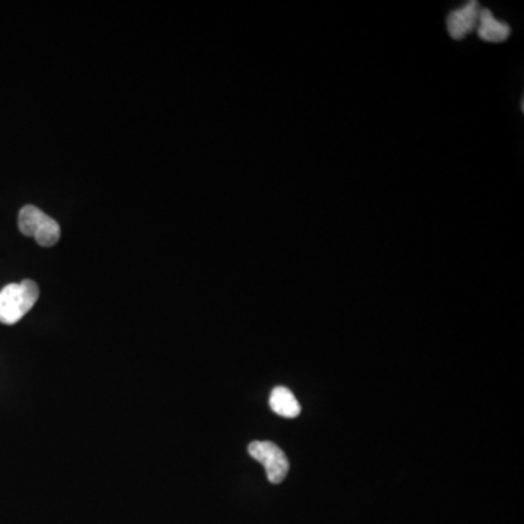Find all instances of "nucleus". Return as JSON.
I'll list each match as a JSON object with an SVG mask.
<instances>
[{
    "label": "nucleus",
    "mask_w": 524,
    "mask_h": 524,
    "mask_svg": "<svg viewBox=\"0 0 524 524\" xmlns=\"http://www.w3.org/2000/svg\"><path fill=\"white\" fill-rule=\"evenodd\" d=\"M40 297V288L33 280L12 283L0 290V322L15 325L25 316Z\"/></svg>",
    "instance_id": "f257e3e1"
},
{
    "label": "nucleus",
    "mask_w": 524,
    "mask_h": 524,
    "mask_svg": "<svg viewBox=\"0 0 524 524\" xmlns=\"http://www.w3.org/2000/svg\"><path fill=\"white\" fill-rule=\"evenodd\" d=\"M19 230L25 237H33L41 247H53L60 239V226L54 218L45 215L38 207H23L19 211Z\"/></svg>",
    "instance_id": "f03ea898"
},
{
    "label": "nucleus",
    "mask_w": 524,
    "mask_h": 524,
    "mask_svg": "<svg viewBox=\"0 0 524 524\" xmlns=\"http://www.w3.org/2000/svg\"><path fill=\"white\" fill-rule=\"evenodd\" d=\"M247 453L266 468L267 478L271 484H280L287 477L290 463L285 451L271 442H252Z\"/></svg>",
    "instance_id": "7ed1b4c3"
},
{
    "label": "nucleus",
    "mask_w": 524,
    "mask_h": 524,
    "mask_svg": "<svg viewBox=\"0 0 524 524\" xmlns=\"http://www.w3.org/2000/svg\"><path fill=\"white\" fill-rule=\"evenodd\" d=\"M480 6L477 0H471L461 8L454 9L447 16V33L453 40H463L472 31H477Z\"/></svg>",
    "instance_id": "20e7f679"
},
{
    "label": "nucleus",
    "mask_w": 524,
    "mask_h": 524,
    "mask_svg": "<svg viewBox=\"0 0 524 524\" xmlns=\"http://www.w3.org/2000/svg\"><path fill=\"white\" fill-rule=\"evenodd\" d=\"M477 33L480 40L487 41V43H504L509 37L511 28L509 24L495 18L490 9L480 8Z\"/></svg>",
    "instance_id": "39448f33"
},
{
    "label": "nucleus",
    "mask_w": 524,
    "mask_h": 524,
    "mask_svg": "<svg viewBox=\"0 0 524 524\" xmlns=\"http://www.w3.org/2000/svg\"><path fill=\"white\" fill-rule=\"evenodd\" d=\"M270 406L274 412L285 418H296L302 411L293 392L283 386L274 388L271 392Z\"/></svg>",
    "instance_id": "423d86ee"
}]
</instances>
